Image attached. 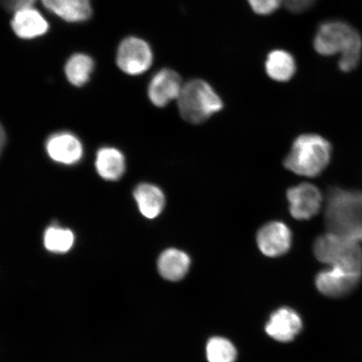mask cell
<instances>
[{
	"instance_id": "obj_16",
	"label": "cell",
	"mask_w": 362,
	"mask_h": 362,
	"mask_svg": "<svg viewBox=\"0 0 362 362\" xmlns=\"http://www.w3.org/2000/svg\"><path fill=\"white\" fill-rule=\"evenodd\" d=\"M191 259L187 253L177 248L163 252L158 259V273L169 281H179L188 273Z\"/></svg>"
},
{
	"instance_id": "obj_18",
	"label": "cell",
	"mask_w": 362,
	"mask_h": 362,
	"mask_svg": "<svg viewBox=\"0 0 362 362\" xmlns=\"http://www.w3.org/2000/svg\"><path fill=\"white\" fill-rule=\"evenodd\" d=\"M267 74L277 81H288L296 72V63L291 53L275 49L269 54L265 63Z\"/></svg>"
},
{
	"instance_id": "obj_21",
	"label": "cell",
	"mask_w": 362,
	"mask_h": 362,
	"mask_svg": "<svg viewBox=\"0 0 362 362\" xmlns=\"http://www.w3.org/2000/svg\"><path fill=\"white\" fill-rule=\"evenodd\" d=\"M206 356L209 362H234L237 350L228 339L214 337L207 343Z\"/></svg>"
},
{
	"instance_id": "obj_13",
	"label": "cell",
	"mask_w": 362,
	"mask_h": 362,
	"mask_svg": "<svg viewBox=\"0 0 362 362\" xmlns=\"http://www.w3.org/2000/svg\"><path fill=\"white\" fill-rule=\"evenodd\" d=\"M13 33L24 40L40 37L49 30L45 18L33 6L17 8L11 21Z\"/></svg>"
},
{
	"instance_id": "obj_2",
	"label": "cell",
	"mask_w": 362,
	"mask_h": 362,
	"mask_svg": "<svg viewBox=\"0 0 362 362\" xmlns=\"http://www.w3.org/2000/svg\"><path fill=\"white\" fill-rule=\"evenodd\" d=\"M328 233L362 242V193L339 188L329 189L325 211Z\"/></svg>"
},
{
	"instance_id": "obj_1",
	"label": "cell",
	"mask_w": 362,
	"mask_h": 362,
	"mask_svg": "<svg viewBox=\"0 0 362 362\" xmlns=\"http://www.w3.org/2000/svg\"><path fill=\"white\" fill-rule=\"evenodd\" d=\"M314 47L320 55L339 54V69L348 72L358 66L362 56V38L354 27L346 22L330 21L317 30Z\"/></svg>"
},
{
	"instance_id": "obj_5",
	"label": "cell",
	"mask_w": 362,
	"mask_h": 362,
	"mask_svg": "<svg viewBox=\"0 0 362 362\" xmlns=\"http://www.w3.org/2000/svg\"><path fill=\"white\" fill-rule=\"evenodd\" d=\"M316 259L330 266L362 274V250L358 243L327 233L316 239Z\"/></svg>"
},
{
	"instance_id": "obj_17",
	"label": "cell",
	"mask_w": 362,
	"mask_h": 362,
	"mask_svg": "<svg viewBox=\"0 0 362 362\" xmlns=\"http://www.w3.org/2000/svg\"><path fill=\"white\" fill-rule=\"evenodd\" d=\"M96 169L103 179L110 181L119 180L125 172V158L119 149L102 148L97 153Z\"/></svg>"
},
{
	"instance_id": "obj_4",
	"label": "cell",
	"mask_w": 362,
	"mask_h": 362,
	"mask_svg": "<svg viewBox=\"0 0 362 362\" xmlns=\"http://www.w3.org/2000/svg\"><path fill=\"white\" fill-rule=\"evenodd\" d=\"M180 116L187 122L199 124L223 110V103L209 83L194 79L183 85L177 99Z\"/></svg>"
},
{
	"instance_id": "obj_10",
	"label": "cell",
	"mask_w": 362,
	"mask_h": 362,
	"mask_svg": "<svg viewBox=\"0 0 362 362\" xmlns=\"http://www.w3.org/2000/svg\"><path fill=\"white\" fill-rule=\"evenodd\" d=\"M361 275L339 268H330L317 275L316 287L325 296L341 298L354 291Z\"/></svg>"
},
{
	"instance_id": "obj_8",
	"label": "cell",
	"mask_w": 362,
	"mask_h": 362,
	"mask_svg": "<svg viewBox=\"0 0 362 362\" xmlns=\"http://www.w3.org/2000/svg\"><path fill=\"white\" fill-rule=\"evenodd\" d=\"M257 243L262 255L269 257L282 256L291 247L292 233L282 221H271L257 233Z\"/></svg>"
},
{
	"instance_id": "obj_11",
	"label": "cell",
	"mask_w": 362,
	"mask_h": 362,
	"mask_svg": "<svg viewBox=\"0 0 362 362\" xmlns=\"http://www.w3.org/2000/svg\"><path fill=\"white\" fill-rule=\"evenodd\" d=\"M47 151L52 160L66 165L76 164L83 158V148L74 134L67 132L54 134L47 142Z\"/></svg>"
},
{
	"instance_id": "obj_19",
	"label": "cell",
	"mask_w": 362,
	"mask_h": 362,
	"mask_svg": "<svg viewBox=\"0 0 362 362\" xmlns=\"http://www.w3.org/2000/svg\"><path fill=\"white\" fill-rule=\"evenodd\" d=\"M94 70L92 57L78 53L71 56L66 63L65 74L69 83L76 87H83L88 83Z\"/></svg>"
},
{
	"instance_id": "obj_14",
	"label": "cell",
	"mask_w": 362,
	"mask_h": 362,
	"mask_svg": "<svg viewBox=\"0 0 362 362\" xmlns=\"http://www.w3.org/2000/svg\"><path fill=\"white\" fill-rule=\"evenodd\" d=\"M42 2L49 12L66 22L81 23L92 16L90 0H42Z\"/></svg>"
},
{
	"instance_id": "obj_7",
	"label": "cell",
	"mask_w": 362,
	"mask_h": 362,
	"mask_svg": "<svg viewBox=\"0 0 362 362\" xmlns=\"http://www.w3.org/2000/svg\"><path fill=\"white\" fill-rule=\"evenodd\" d=\"M289 211L293 218L300 221L311 219L318 214L323 197L315 185L303 183L288 189Z\"/></svg>"
},
{
	"instance_id": "obj_25",
	"label": "cell",
	"mask_w": 362,
	"mask_h": 362,
	"mask_svg": "<svg viewBox=\"0 0 362 362\" xmlns=\"http://www.w3.org/2000/svg\"><path fill=\"white\" fill-rule=\"evenodd\" d=\"M6 143V134L4 127L0 124V156H1L4 146Z\"/></svg>"
},
{
	"instance_id": "obj_15",
	"label": "cell",
	"mask_w": 362,
	"mask_h": 362,
	"mask_svg": "<svg viewBox=\"0 0 362 362\" xmlns=\"http://www.w3.org/2000/svg\"><path fill=\"white\" fill-rule=\"evenodd\" d=\"M134 197L140 214L148 219H155L162 214L165 206V197L155 185L142 183L135 188Z\"/></svg>"
},
{
	"instance_id": "obj_24",
	"label": "cell",
	"mask_w": 362,
	"mask_h": 362,
	"mask_svg": "<svg viewBox=\"0 0 362 362\" xmlns=\"http://www.w3.org/2000/svg\"><path fill=\"white\" fill-rule=\"evenodd\" d=\"M34 1L35 0H8L11 6L15 8L16 10L21 7L31 6V4H33Z\"/></svg>"
},
{
	"instance_id": "obj_3",
	"label": "cell",
	"mask_w": 362,
	"mask_h": 362,
	"mask_svg": "<svg viewBox=\"0 0 362 362\" xmlns=\"http://www.w3.org/2000/svg\"><path fill=\"white\" fill-rule=\"evenodd\" d=\"M332 146L318 134H303L294 140L284 161L285 168L293 173L315 177L329 165Z\"/></svg>"
},
{
	"instance_id": "obj_22",
	"label": "cell",
	"mask_w": 362,
	"mask_h": 362,
	"mask_svg": "<svg viewBox=\"0 0 362 362\" xmlns=\"http://www.w3.org/2000/svg\"><path fill=\"white\" fill-rule=\"evenodd\" d=\"M248 3L257 15L269 16L278 10L284 0H248Z\"/></svg>"
},
{
	"instance_id": "obj_23",
	"label": "cell",
	"mask_w": 362,
	"mask_h": 362,
	"mask_svg": "<svg viewBox=\"0 0 362 362\" xmlns=\"http://www.w3.org/2000/svg\"><path fill=\"white\" fill-rule=\"evenodd\" d=\"M316 0H284L285 7L292 13H300L309 10Z\"/></svg>"
},
{
	"instance_id": "obj_20",
	"label": "cell",
	"mask_w": 362,
	"mask_h": 362,
	"mask_svg": "<svg viewBox=\"0 0 362 362\" xmlns=\"http://www.w3.org/2000/svg\"><path fill=\"white\" fill-rule=\"evenodd\" d=\"M43 240L48 251L66 253L74 247L75 236L71 230L54 225L45 230Z\"/></svg>"
},
{
	"instance_id": "obj_12",
	"label": "cell",
	"mask_w": 362,
	"mask_h": 362,
	"mask_svg": "<svg viewBox=\"0 0 362 362\" xmlns=\"http://www.w3.org/2000/svg\"><path fill=\"white\" fill-rule=\"evenodd\" d=\"M301 329L300 316L289 308H281L275 311L265 327L267 334L279 342L293 341Z\"/></svg>"
},
{
	"instance_id": "obj_6",
	"label": "cell",
	"mask_w": 362,
	"mask_h": 362,
	"mask_svg": "<svg viewBox=\"0 0 362 362\" xmlns=\"http://www.w3.org/2000/svg\"><path fill=\"white\" fill-rule=\"evenodd\" d=\"M153 58L152 49L146 40L131 36L120 43L116 61L124 74L136 76L149 69Z\"/></svg>"
},
{
	"instance_id": "obj_9",
	"label": "cell",
	"mask_w": 362,
	"mask_h": 362,
	"mask_svg": "<svg viewBox=\"0 0 362 362\" xmlns=\"http://www.w3.org/2000/svg\"><path fill=\"white\" fill-rule=\"evenodd\" d=\"M182 88V79L177 72L165 68L153 76L148 84V96L153 105L165 107L178 99Z\"/></svg>"
}]
</instances>
